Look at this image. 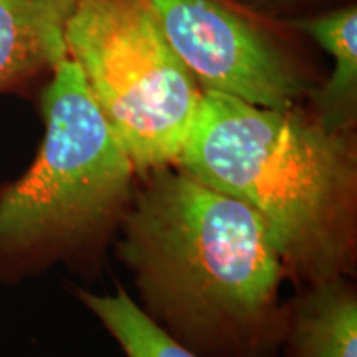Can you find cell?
<instances>
[{
  "instance_id": "cell-1",
  "label": "cell",
  "mask_w": 357,
  "mask_h": 357,
  "mask_svg": "<svg viewBox=\"0 0 357 357\" xmlns=\"http://www.w3.org/2000/svg\"><path fill=\"white\" fill-rule=\"evenodd\" d=\"M146 176L116 235L139 306L200 357L278 356L287 273L266 223L181 167Z\"/></svg>"
},
{
  "instance_id": "cell-2",
  "label": "cell",
  "mask_w": 357,
  "mask_h": 357,
  "mask_svg": "<svg viewBox=\"0 0 357 357\" xmlns=\"http://www.w3.org/2000/svg\"><path fill=\"white\" fill-rule=\"evenodd\" d=\"M177 166L248 205L273 236L284 273L303 288L351 278L357 255V153L296 108L204 91Z\"/></svg>"
},
{
  "instance_id": "cell-3",
  "label": "cell",
  "mask_w": 357,
  "mask_h": 357,
  "mask_svg": "<svg viewBox=\"0 0 357 357\" xmlns=\"http://www.w3.org/2000/svg\"><path fill=\"white\" fill-rule=\"evenodd\" d=\"M40 109L45 132L33 162L0 184V284L56 265L93 268L134 195L136 167L70 56L48 77Z\"/></svg>"
},
{
  "instance_id": "cell-4",
  "label": "cell",
  "mask_w": 357,
  "mask_h": 357,
  "mask_svg": "<svg viewBox=\"0 0 357 357\" xmlns=\"http://www.w3.org/2000/svg\"><path fill=\"white\" fill-rule=\"evenodd\" d=\"M66 47L136 171L177 164L204 89L146 0H82Z\"/></svg>"
},
{
  "instance_id": "cell-5",
  "label": "cell",
  "mask_w": 357,
  "mask_h": 357,
  "mask_svg": "<svg viewBox=\"0 0 357 357\" xmlns=\"http://www.w3.org/2000/svg\"><path fill=\"white\" fill-rule=\"evenodd\" d=\"M174 53L204 91L296 108L306 83L281 52L217 0H146Z\"/></svg>"
},
{
  "instance_id": "cell-6",
  "label": "cell",
  "mask_w": 357,
  "mask_h": 357,
  "mask_svg": "<svg viewBox=\"0 0 357 357\" xmlns=\"http://www.w3.org/2000/svg\"><path fill=\"white\" fill-rule=\"evenodd\" d=\"M82 0H0V93L48 75L68 58L66 25Z\"/></svg>"
},
{
  "instance_id": "cell-7",
  "label": "cell",
  "mask_w": 357,
  "mask_h": 357,
  "mask_svg": "<svg viewBox=\"0 0 357 357\" xmlns=\"http://www.w3.org/2000/svg\"><path fill=\"white\" fill-rule=\"evenodd\" d=\"M287 357H357V294L351 278L303 288L289 303Z\"/></svg>"
},
{
  "instance_id": "cell-8",
  "label": "cell",
  "mask_w": 357,
  "mask_h": 357,
  "mask_svg": "<svg viewBox=\"0 0 357 357\" xmlns=\"http://www.w3.org/2000/svg\"><path fill=\"white\" fill-rule=\"evenodd\" d=\"M333 56V73L319 89L310 91L314 118L331 131H351L357 109V8H339L294 20Z\"/></svg>"
},
{
  "instance_id": "cell-9",
  "label": "cell",
  "mask_w": 357,
  "mask_h": 357,
  "mask_svg": "<svg viewBox=\"0 0 357 357\" xmlns=\"http://www.w3.org/2000/svg\"><path fill=\"white\" fill-rule=\"evenodd\" d=\"M78 298L114 339L124 357H200L164 331L123 288L111 294L78 291Z\"/></svg>"
}]
</instances>
